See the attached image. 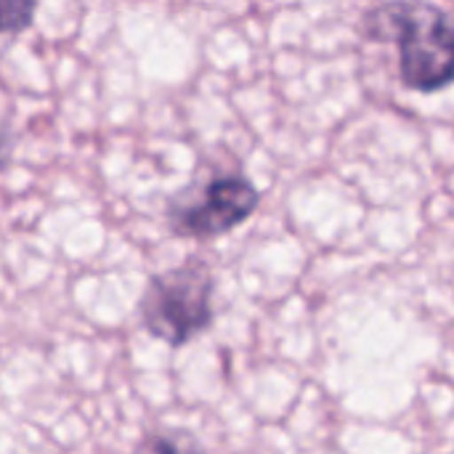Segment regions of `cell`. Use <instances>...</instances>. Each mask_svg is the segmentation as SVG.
<instances>
[{"label":"cell","mask_w":454,"mask_h":454,"mask_svg":"<svg viewBox=\"0 0 454 454\" xmlns=\"http://www.w3.org/2000/svg\"><path fill=\"white\" fill-rule=\"evenodd\" d=\"M370 40H394L402 85L436 93L454 82V19L434 3L391 0L364 16Z\"/></svg>","instance_id":"cell-1"},{"label":"cell","mask_w":454,"mask_h":454,"mask_svg":"<svg viewBox=\"0 0 454 454\" xmlns=\"http://www.w3.org/2000/svg\"><path fill=\"white\" fill-rule=\"evenodd\" d=\"M37 0H0V35H19L35 19Z\"/></svg>","instance_id":"cell-4"},{"label":"cell","mask_w":454,"mask_h":454,"mask_svg":"<svg viewBox=\"0 0 454 454\" xmlns=\"http://www.w3.org/2000/svg\"><path fill=\"white\" fill-rule=\"evenodd\" d=\"M213 293L215 277L202 258L154 274L138 301V317L144 330L168 343L184 348L213 325Z\"/></svg>","instance_id":"cell-2"},{"label":"cell","mask_w":454,"mask_h":454,"mask_svg":"<svg viewBox=\"0 0 454 454\" xmlns=\"http://www.w3.org/2000/svg\"><path fill=\"white\" fill-rule=\"evenodd\" d=\"M261 205V192L239 173H221L168 202V226L186 239H215L242 226Z\"/></svg>","instance_id":"cell-3"},{"label":"cell","mask_w":454,"mask_h":454,"mask_svg":"<svg viewBox=\"0 0 454 454\" xmlns=\"http://www.w3.org/2000/svg\"><path fill=\"white\" fill-rule=\"evenodd\" d=\"M141 450H154V452H176L181 450L178 442H170V439H146L141 442Z\"/></svg>","instance_id":"cell-6"},{"label":"cell","mask_w":454,"mask_h":454,"mask_svg":"<svg viewBox=\"0 0 454 454\" xmlns=\"http://www.w3.org/2000/svg\"><path fill=\"white\" fill-rule=\"evenodd\" d=\"M11 154H13V133L5 122H0V168L8 165Z\"/></svg>","instance_id":"cell-5"}]
</instances>
